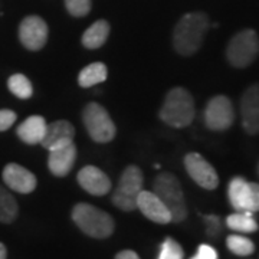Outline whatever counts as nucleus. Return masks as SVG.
I'll return each instance as SVG.
<instances>
[{
    "instance_id": "nucleus-1",
    "label": "nucleus",
    "mask_w": 259,
    "mask_h": 259,
    "mask_svg": "<svg viewBox=\"0 0 259 259\" xmlns=\"http://www.w3.org/2000/svg\"><path fill=\"white\" fill-rule=\"evenodd\" d=\"M209 29V19L202 12L187 13L177 22L173 32V47L177 54L190 56L196 54Z\"/></svg>"
},
{
    "instance_id": "nucleus-2",
    "label": "nucleus",
    "mask_w": 259,
    "mask_h": 259,
    "mask_svg": "<svg viewBox=\"0 0 259 259\" xmlns=\"http://www.w3.org/2000/svg\"><path fill=\"white\" fill-rule=\"evenodd\" d=\"M194 114V101L190 93L177 87L166 95L164 104L160 110V118L170 127L183 128L192 124Z\"/></svg>"
},
{
    "instance_id": "nucleus-3",
    "label": "nucleus",
    "mask_w": 259,
    "mask_h": 259,
    "mask_svg": "<svg viewBox=\"0 0 259 259\" xmlns=\"http://www.w3.org/2000/svg\"><path fill=\"white\" fill-rule=\"evenodd\" d=\"M72 221L85 235L95 239L110 238L114 232V219L93 204H76L72 209Z\"/></svg>"
},
{
    "instance_id": "nucleus-4",
    "label": "nucleus",
    "mask_w": 259,
    "mask_h": 259,
    "mask_svg": "<svg viewBox=\"0 0 259 259\" xmlns=\"http://www.w3.org/2000/svg\"><path fill=\"white\" fill-rule=\"evenodd\" d=\"M153 193L164 203L167 210L171 214V222L180 223L187 218L185 193L179 179L175 175L171 173L158 175L154 180Z\"/></svg>"
},
{
    "instance_id": "nucleus-5",
    "label": "nucleus",
    "mask_w": 259,
    "mask_h": 259,
    "mask_svg": "<svg viewBox=\"0 0 259 259\" xmlns=\"http://www.w3.org/2000/svg\"><path fill=\"white\" fill-rule=\"evenodd\" d=\"M144 177L137 166H128L121 175L118 187L112 194V203L124 212L137 209V196L143 190Z\"/></svg>"
},
{
    "instance_id": "nucleus-6",
    "label": "nucleus",
    "mask_w": 259,
    "mask_h": 259,
    "mask_svg": "<svg viewBox=\"0 0 259 259\" xmlns=\"http://www.w3.org/2000/svg\"><path fill=\"white\" fill-rule=\"evenodd\" d=\"M259 55V36L252 29H245L232 37L226 56L235 68L249 66Z\"/></svg>"
},
{
    "instance_id": "nucleus-7",
    "label": "nucleus",
    "mask_w": 259,
    "mask_h": 259,
    "mask_svg": "<svg viewBox=\"0 0 259 259\" xmlns=\"http://www.w3.org/2000/svg\"><path fill=\"white\" fill-rule=\"evenodd\" d=\"M82 120L90 137L97 143H108L115 137V124L108 111L97 102H90L82 112Z\"/></svg>"
},
{
    "instance_id": "nucleus-8",
    "label": "nucleus",
    "mask_w": 259,
    "mask_h": 259,
    "mask_svg": "<svg viewBox=\"0 0 259 259\" xmlns=\"http://www.w3.org/2000/svg\"><path fill=\"white\" fill-rule=\"evenodd\" d=\"M228 197L236 212H259V185L233 177L228 187Z\"/></svg>"
},
{
    "instance_id": "nucleus-9",
    "label": "nucleus",
    "mask_w": 259,
    "mask_h": 259,
    "mask_svg": "<svg viewBox=\"0 0 259 259\" xmlns=\"http://www.w3.org/2000/svg\"><path fill=\"white\" fill-rule=\"evenodd\" d=\"M235 121V110L232 101L225 95H216L207 102L204 110V124L213 131H225Z\"/></svg>"
},
{
    "instance_id": "nucleus-10",
    "label": "nucleus",
    "mask_w": 259,
    "mask_h": 259,
    "mask_svg": "<svg viewBox=\"0 0 259 259\" xmlns=\"http://www.w3.org/2000/svg\"><path fill=\"white\" fill-rule=\"evenodd\" d=\"M185 167L189 176L206 190H214L219 186V176L216 170L199 153H189L185 157Z\"/></svg>"
},
{
    "instance_id": "nucleus-11",
    "label": "nucleus",
    "mask_w": 259,
    "mask_h": 259,
    "mask_svg": "<svg viewBox=\"0 0 259 259\" xmlns=\"http://www.w3.org/2000/svg\"><path fill=\"white\" fill-rule=\"evenodd\" d=\"M47 22L39 16H28L19 26V39L29 51H39L45 47L48 40Z\"/></svg>"
},
{
    "instance_id": "nucleus-12",
    "label": "nucleus",
    "mask_w": 259,
    "mask_h": 259,
    "mask_svg": "<svg viewBox=\"0 0 259 259\" xmlns=\"http://www.w3.org/2000/svg\"><path fill=\"white\" fill-rule=\"evenodd\" d=\"M241 114L243 130L250 136L259 134V83L252 85L243 93Z\"/></svg>"
},
{
    "instance_id": "nucleus-13",
    "label": "nucleus",
    "mask_w": 259,
    "mask_h": 259,
    "mask_svg": "<svg viewBox=\"0 0 259 259\" xmlns=\"http://www.w3.org/2000/svg\"><path fill=\"white\" fill-rule=\"evenodd\" d=\"M3 180L8 187L18 193H32L36 189L35 175L16 163H9L3 168Z\"/></svg>"
},
{
    "instance_id": "nucleus-14",
    "label": "nucleus",
    "mask_w": 259,
    "mask_h": 259,
    "mask_svg": "<svg viewBox=\"0 0 259 259\" xmlns=\"http://www.w3.org/2000/svg\"><path fill=\"white\" fill-rule=\"evenodd\" d=\"M137 209L151 222L167 225L171 222V214L164 203L153 192L141 190L137 196Z\"/></svg>"
},
{
    "instance_id": "nucleus-15",
    "label": "nucleus",
    "mask_w": 259,
    "mask_h": 259,
    "mask_svg": "<svg viewBox=\"0 0 259 259\" xmlns=\"http://www.w3.org/2000/svg\"><path fill=\"white\" fill-rule=\"evenodd\" d=\"M78 183L85 192L94 196H104L111 190V180L95 166H85L78 173Z\"/></svg>"
},
{
    "instance_id": "nucleus-16",
    "label": "nucleus",
    "mask_w": 259,
    "mask_h": 259,
    "mask_svg": "<svg viewBox=\"0 0 259 259\" xmlns=\"http://www.w3.org/2000/svg\"><path fill=\"white\" fill-rule=\"evenodd\" d=\"M76 158V147L74 143L65 144L62 147L49 150L48 167L56 177H65L74 167Z\"/></svg>"
},
{
    "instance_id": "nucleus-17",
    "label": "nucleus",
    "mask_w": 259,
    "mask_h": 259,
    "mask_svg": "<svg viewBox=\"0 0 259 259\" xmlns=\"http://www.w3.org/2000/svg\"><path fill=\"white\" fill-rule=\"evenodd\" d=\"M75 128L69 121L59 120L51 122L47 125V131L45 136L40 141V144L47 150H54V148L62 147L65 144L74 143Z\"/></svg>"
},
{
    "instance_id": "nucleus-18",
    "label": "nucleus",
    "mask_w": 259,
    "mask_h": 259,
    "mask_svg": "<svg viewBox=\"0 0 259 259\" xmlns=\"http://www.w3.org/2000/svg\"><path fill=\"white\" fill-rule=\"evenodd\" d=\"M47 121L40 115H30L18 127V137L26 144H40L47 131Z\"/></svg>"
},
{
    "instance_id": "nucleus-19",
    "label": "nucleus",
    "mask_w": 259,
    "mask_h": 259,
    "mask_svg": "<svg viewBox=\"0 0 259 259\" xmlns=\"http://www.w3.org/2000/svg\"><path fill=\"white\" fill-rule=\"evenodd\" d=\"M110 35V23L105 20H98L83 32L82 45L88 49H97L102 47Z\"/></svg>"
},
{
    "instance_id": "nucleus-20",
    "label": "nucleus",
    "mask_w": 259,
    "mask_h": 259,
    "mask_svg": "<svg viewBox=\"0 0 259 259\" xmlns=\"http://www.w3.org/2000/svg\"><path fill=\"white\" fill-rule=\"evenodd\" d=\"M108 76V69L102 62H94V64L85 66L79 72L78 83L82 88H90L97 83L104 82Z\"/></svg>"
},
{
    "instance_id": "nucleus-21",
    "label": "nucleus",
    "mask_w": 259,
    "mask_h": 259,
    "mask_svg": "<svg viewBox=\"0 0 259 259\" xmlns=\"http://www.w3.org/2000/svg\"><path fill=\"white\" fill-rule=\"evenodd\" d=\"M253 213L249 212H236L232 213L226 219L228 228L235 232L241 233H253L258 231V223L252 216Z\"/></svg>"
},
{
    "instance_id": "nucleus-22",
    "label": "nucleus",
    "mask_w": 259,
    "mask_h": 259,
    "mask_svg": "<svg viewBox=\"0 0 259 259\" xmlns=\"http://www.w3.org/2000/svg\"><path fill=\"white\" fill-rule=\"evenodd\" d=\"M19 207L15 197L0 186V222L12 223L18 218Z\"/></svg>"
},
{
    "instance_id": "nucleus-23",
    "label": "nucleus",
    "mask_w": 259,
    "mask_h": 259,
    "mask_svg": "<svg viewBox=\"0 0 259 259\" xmlns=\"http://www.w3.org/2000/svg\"><path fill=\"white\" fill-rule=\"evenodd\" d=\"M8 87H9L10 93L16 95L20 100H28L33 94V87L29 81V78L22 74L12 75L8 81Z\"/></svg>"
},
{
    "instance_id": "nucleus-24",
    "label": "nucleus",
    "mask_w": 259,
    "mask_h": 259,
    "mask_svg": "<svg viewBox=\"0 0 259 259\" xmlns=\"http://www.w3.org/2000/svg\"><path fill=\"white\" fill-rule=\"evenodd\" d=\"M226 245L231 250L232 253L238 255V256H248L252 255L255 250V245L246 236H241V235H231L226 239Z\"/></svg>"
},
{
    "instance_id": "nucleus-25",
    "label": "nucleus",
    "mask_w": 259,
    "mask_h": 259,
    "mask_svg": "<svg viewBox=\"0 0 259 259\" xmlns=\"http://www.w3.org/2000/svg\"><path fill=\"white\" fill-rule=\"evenodd\" d=\"M183 256H185V252L182 249L180 243L171 238H167L166 241L161 243L157 259H183Z\"/></svg>"
},
{
    "instance_id": "nucleus-26",
    "label": "nucleus",
    "mask_w": 259,
    "mask_h": 259,
    "mask_svg": "<svg viewBox=\"0 0 259 259\" xmlns=\"http://www.w3.org/2000/svg\"><path fill=\"white\" fill-rule=\"evenodd\" d=\"M65 5L68 12L76 18L87 16L91 10V0H65Z\"/></svg>"
},
{
    "instance_id": "nucleus-27",
    "label": "nucleus",
    "mask_w": 259,
    "mask_h": 259,
    "mask_svg": "<svg viewBox=\"0 0 259 259\" xmlns=\"http://www.w3.org/2000/svg\"><path fill=\"white\" fill-rule=\"evenodd\" d=\"M203 221L204 225H206L207 236L216 239L221 235V232H222V221H221V218L216 216V214H204Z\"/></svg>"
},
{
    "instance_id": "nucleus-28",
    "label": "nucleus",
    "mask_w": 259,
    "mask_h": 259,
    "mask_svg": "<svg viewBox=\"0 0 259 259\" xmlns=\"http://www.w3.org/2000/svg\"><path fill=\"white\" fill-rule=\"evenodd\" d=\"M16 118H18L16 112L10 110H0V131L9 130L15 124Z\"/></svg>"
},
{
    "instance_id": "nucleus-29",
    "label": "nucleus",
    "mask_w": 259,
    "mask_h": 259,
    "mask_svg": "<svg viewBox=\"0 0 259 259\" xmlns=\"http://www.w3.org/2000/svg\"><path fill=\"white\" fill-rule=\"evenodd\" d=\"M197 256L199 259H218V252L210 245L202 243L197 249Z\"/></svg>"
},
{
    "instance_id": "nucleus-30",
    "label": "nucleus",
    "mask_w": 259,
    "mask_h": 259,
    "mask_svg": "<svg viewBox=\"0 0 259 259\" xmlns=\"http://www.w3.org/2000/svg\"><path fill=\"white\" fill-rule=\"evenodd\" d=\"M115 259H140V256L134 250H121L115 255Z\"/></svg>"
},
{
    "instance_id": "nucleus-31",
    "label": "nucleus",
    "mask_w": 259,
    "mask_h": 259,
    "mask_svg": "<svg viewBox=\"0 0 259 259\" xmlns=\"http://www.w3.org/2000/svg\"><path fill=\"white\" fill-rule=\"evenodd\" d=\"M8 256V250H6V246L3 243H0V259H6Z\"/></svg>"
},
{
    "instance_id": "nucleus-32",
    "label": "nucleus",
    "mask_w": 259,
    "mask_h": 259,
    "mask_svg": "<svg viewBox=\"0 0 259 259\" xmlns=\"http://www.w3.org/2000/svg\"><path fill=\"white\" fill-rule=\"evenodd\" d=\"M192 259H199V256H197V255H196V256H193V258Z\"/></svg>"
},
{
    "instance_id": "nucleus-33",
    "label": "nucleus",
    "mask_w": 259,
    "mask_h": 259,
    "mask_svg": "<svg viewBox=\"0 0 259 259\" xmlns=\"http://www.w3.org/2000/svg\"><path fill=\"white\" fill-rule=\"evenodd\" d=\"M258 170H259V168H258Z\"/></svg>"
}]
</instances>
